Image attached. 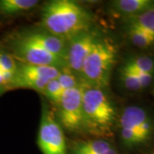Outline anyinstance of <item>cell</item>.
Here are the masks:
<instances>
[{
  "label": "cell",
  "mask_w": 154,
  "mask_h": 154,
  "mask_svg": "<svg viewBox=\"0 0 154 154\" xmlns=\"http://www.w3.org/2000/svg\"><path fill=\"white\" fill-rule=\"evenodd\" d=\"M91 20L88 11L71 0L50 1L41 11V25L45 31L65 40L89 30Z\"/></svg>",
  "instance_id": "6da1fadb"
},
{
  "label": "cell",
  "mask_w": 154,
  "mask_h": 154,
  "mask_svg": "<svg viewBox=\"0 0 154 154\" xmlns=\"http://www.w3.org/2000/svg\"><path fill=\"white\" fill-rule=\"evenodd\" d=\"M82 108V130L97 137L110 136L116 111L103 89L85 88Z\"/></svg>",
  "instance_id": "7a4b0ae2"
},
{
  "label": "cell",
  "mask_w": 154,
  "mask_h": 154,
  "mask_svg": "<svg viewBox=\"0 0 154 154\" xmlns=\"http://www.w3.org/2000/svg\"><path fill=\"white\" fill-rule=\"evenodd\" d=\"M116 52L110 39L98 37L83 63L80 82L88 88L103 89L108 86Z\"/></svg>",
  "instance_id": "3957f363"
},
{
  "label": "cell",
  "mask_w": 154,
  "mask_h": 154,
  "mask_svg": "<svg viewBox=\"0 0 154 154\" xmlns=\"http://www.w3.org/2000/svg\"><path fill=\"white\" fill-rule=\"evenodd\" d=\"M61 69L20 62L9 88H28L41 93L51 81L59 75Z\"/></svg>",
  "instance_id": "277c9868"
},
{
  "label": "cell",
  "mask_w": 154,
  "mask_h": 154,
  "mask_svg": "<svg viewBox=\"0 0 154 154\" xmlns=\"http://www.w3.org/2000/svg\"><path fill=\"white\" fill-rule=\"evenodd\" d=\"M86 87L80 82L77 86L66 90L57 104L60 123L69 131L82 130L83 93Z\"/></svg>",
  "instance_id": "5b68a950"
},
{
  "label": "cell",
  "mask_w": 154,
  "mask_h": 154,
  "mask_svg": "<svg viewBox=\"0 0 154 154\" xmlns=\"http://www.w3.org/2000/svg\"><path fill=\"white\" fill-rule=\"evenodd\" d=\"M11 48L20 62L33 65L51 66L63 69L66 67V61L34 44L22 33L14 37Z\"/></svg>",
  "instance_id": "8992f818"
},
{
  "label": "cell",
  "mask_w": 154,
  "mask_h": 154,
  "mask_svg": "<svg viewBox=\"0 0 154 154\" xmlns=\"http://www.w3.org/2000/svg\"><path fill=\"white\" fill-rule=\"evenodd\" d=\"M37 144L43 154H67L66 141L62 127L56 122L45 105L42 108Z\"/></svg>",
  "instance_id": "52a82bcc"
},
{
  "label": "cell",
  "mask_w": 154,
  "mask_h": 154,
  "mask_svg": "<svg viewBox=\"0 0 154 154\" xmlns=\"http://www.w3.org/2000/svg\"><path fill=\"white\" fill-rule=\"evenodd\" d=\"M98 35L86 30L67 40L66 67L79 79L84 62L94 46Z\"/></svg>",
  "instance_id": "ba28073f"
},
{
  "label": "cell",
  "mask_w": 154,
  "mask_h": 154,
  "mask_svg": "<svg viewBox=\"0 0 154 154\" xmlns=\"http://www.w3.org/2000/svg\"><path fill=\"white\" fill-rule=\"evenodd\" d=\"M121 128L136 132L145 142L151 135L152 123L146 112L137 106H129L123 110L120 118Z\"/></svg>",
  "instance_id": "9c48e42d"
},
{
  "label": "cell",
  "mask_w": 154,
  "mask_h": 154,
  "mask_svg": "<svg viewBox=\"0 0 154 154\" xmlns=\"http://www.w3.org/2000/svg\"><path fill=\"white\" fill-rule=\"evenodd\" d=\"M22 34L34 44L66 61L67 40L46 31H29Z\"/></svg>",
  "instance_id": "30bf717a"
},
{
  "label": "cell",
  "mask_w": 154,
  "mask_h": 154,
  "mask_svg": "<svg viewBox=\"0 0 154 154\" xmlns=\"http://www.w3.org/2000/svg\"><path fill=\"white\" fill-rule=\"evenodd\" d=\"M72 154H117V152L108 141L97 139L76 144L72 150Z\"/></svg>",
  "instance_id": "8fae6325"
},
{
  "label": "cell",
  "mask_w": 154,
  "mask_h": 154,
  "mask_svg": "<svg viewBox=\"0 0 154 154\" xmlns=\"http://www.w3.org/2000/svg\"><path fill=\"white\" fill-rule=\"evenodd\" d=\"M118 12L128 16H136L154 8V2L152 0H118L113 3Z\"/></svg>",
  "instance_id": "7c38bea8"
},
{
  "label": "cell",
  "mask_w": 154,
  "mask_h": 154,
  "mask_svg": "<svg viewBox=\"0 0 154 154\" xmlns=\"http://www.w3.org/2000/svg\"><path fill=\"white\" fill-rule=\"evenodd\" d=\"M37 0H0V15L15 16L28 12L38 5Z\"/></svg>",
  "instance_id": "4fadbf2b"
},
{
  "label": "cell",
  "mask_w": 154,
  "mask_h": 154,
  "mask_svg": "<svg viewBox=\"0 0 154 154\" xmlns=\"http://www.w3.org/2000/svg\"><path fill=\"white\" fill-rule=\"evenodd\" d=\"M120 75L122 82L123 83L124 87L131 91H139L147 88L152 80V74L134 75L121 69Z\"/></svg>",
  "instance_id": "5bb4252c"
},
{
  "label": "cell",
  "mask_w": 154,
  "mask_h": 154,
  "mask_svg": "<svg viewBox=\"0 0 154 154\" xmlns=\"http://www.w3.org/2000/svg\"><path fill=\"white\" fill-rule=\"evenodd\" d=\"M121 69L134 75L152 74L154 71V61L150 57L140 56L128 61Z\"/></svg>",
  "instance_id": "9a60e30c"
},
{
  "label": "cell",
  "mask_w": 154,
  "mask_h": 154,
  "mask_svg": "<svg viewBox=\"0 0 154 154\" xmlns=\"http://www.w3.org/2000/svg\"><path fill=\"white\" fill-rule=\"evenodd\" d=\"M129 27L148 34L149 32L154 28V8L130 17Z\"/></svg>",
  "instance_id": "2e32d148"
},
{
  "label": "cell",
  "mask_w": 154,
  "mask_h": 154,
  "mask_svg": "<svg viewBox=\"0 0 154 154\" xmlns=\"http://www.w3.org/2000/svg\"><path fill=\"white\" fill-rule=\"evenodd\" d=\"M128 33L131 42L135 46L140 48H146L151 46L154 43V38L152 37H151L150 35L145 33L140 30H138L136 28L129 27Z\"/></svg>",
  "instance_id": "e0dca14e"
},
{
  "label": "cell",
  "mask_w": 154,
  "mask_h": 154,
  "mask_svg": "<svg viewBox=\"0 0 154 154\" xmlns=\"http://www.w3.org/2000/svg\"><path fill=\"white\" fill-rule=\"evenodd\" d=\"M64 92L65 91L61 88L60 84L56 78L54 80L51 81L46 85V87L41 93L44 94L47 99L52 101L53 103H55L56 105H57Z\"/></svg>",
  "instance_id": "ac0fdd59"
},
{
  "label": "cell",
  "mask_w": 154,
  "mask_h": 154,
  "mask_svg": "<svg viewBox=\"0 0 154 154\" xmlns=\"http://www.w3.org/2000/svg\"><path fill=\"white\" fill-rule=\"evenodd\" d=\"M57 80L60 84L61 88L64 91L75 87L81 82L79 79L67 67H64L61 69L60 74L57 77Z\"/></svg>",
  "instance_id": "d6986e66"
},
{
  "label": "cell",
  "mask_w": 154,
  "mask_h": 154,
  "mask_svg": "<svg viewBox=\"0 0 154 154\" xmlns=\"http://www.w3.org/2000/svg\"><path fill=\"white\" fill-rule=\"evenodd\" d=\"M0 68L5 73L14 77L17 71V63L13 56L5 51H0Z\"/></svg>",
  "instance_id": "ffe728a7"
},
{
  "label": "cell",
  "mask_w": 154,
  "mask_h": 154,
  "mask_svg": "<svg viewBox=\"0 0 154 154\" xmlns=\"http://www.w3.org/2000/svg\"><path fill=\"white\" fill-rule=\"evenodd\" d=\"M13 76L11 75L5 73L0 68V88H9Z\"/></svg>",
  "instance_id": "44dd1931"
},
{
  "label": "cell",
  "mask_w": 154,
  "mask_h": 154,
  "mask_svg": "<svg viewBox=\"0 0 154 154\" xmlns=\"http://www.w3.org/2000/svg\"><path fill=\"white\" fill-rule=\"evenodd\" d=\"M5 90H6V88H0V95H1V94H3V93H4V92L5 91Z\"/></svg>",
  "instance_id": "7402d4cb"
}]
</instances>
